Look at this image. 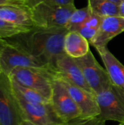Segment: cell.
I'll return each mask as SVG.
<instances>
[{"label":"cell","instance_id":"cell-1","mask_svg":"<svg viewBox=\"0 0 124 125\" xmlns=\"http://www.w3.org/2000/svg\"><path fill=\"white\" fill-rule=\"evenodd\" d=\"M68 32L65 27L46 29L34 26L29 31L5 40L18 45L44 65L56 71L57 59L65 53L64 41Z\"/></svg>","mask_w":124,"mask_h":125},{"label":"cell","instance_id":"cell-2","mask_svg":"<svg viewBox=\"0 0 124 125\" xmlns=\"http://www.w3.org/2000/svg\"><path fill=\"white\" fill-rule=\"evenodd\" d=\"M75 4L60 5L42 2L31 8L34 26L41 28L65 27L72 14L76 10Z\"/></svg>","mask_w":124,"mask_h":125},{"label":"cell","instance_id":"cell-3","mask_svg":"<svg viewBox=\"0 0 124 125\" xmlns=\"http://www.w3.org/2000/svg\"><path fill=\"white\" fill-rule=\"evenodd\" d=\"M56 75V72L49 69L16 67L12 70L9 76L20 85L39 92L50 100L52 80Z\"/></svg>","mask_w":124,"mask_h":125},{"label":"cell","instance_id":"cell-4","mask_svg":"<svg viewBox=\"0 0 124 125\" xmlns=\"http://www.w3.org/2000/svg\"><path fill=\"white\" fill-rule=\"evenodd\" d=\"M16 67L51 70L18 45L11 43L5 39H0V68L2 73L9 75Z\"/></svg>","mask_w":124,"mask_h":125},{"label":"cell","instance_id":"cell-5","mask_svg":"<svg viewBox=\"0 0 124 125\" xmlns=\"http://www.w3.org/2000/svg\"><path fill=\"white\" fill-rule=\"evenodd\" d=\"M24 118L9 75H0V125H21Z\"/></svg>","mask_w":124,"mask_h":125},{"label":"cell","instance_id":"cell-6","mask_svg":"<svg viewBox=\"0 0 124 125\" xmlns=\"http://www.w3.org/2000/svg\"><path fill=\"white\" fill-rule=\"evenodd\" d=\"M50 101L55 113L63 122L82 117L80 110L57 75L52 80Z\"/></svg>","mask_w":124,"mask_h":125},{"label":"cell","instance_id":"cell-7","mask_svg":"<svg viewBox=\"0 0 124 125\" xmlns=\"http://www.w3.org/2000/svg\"><path fill=\"white\" fill-rule=\"evenodd\" d=\"M99 108V117L106 121L124 122V94L113 83L95 94Z\"/></svg>","mask_w":124,"mask_h":125},{"label":"cell","instance_id":"cell-8","mask_svg":"<svg viewBox=\"0 0 124 125\" xmlns=\"http://www.w3.org/2000/svg\"><path fill=\"white\" fill-rule=\"evenodd\" d=\"M75 60L94 94L108 88L112 84L106 69H104L99 64L91 51L86 56L75 59Z\"/></svg>","mask_w":124,"mask_h":125},{"label":"cell","instance_id":"cell-9","mask_svg":"<svg viewBox=\"0 0 124 125\" xmlns=\"http://www.w3.org/2000/svg\"><path fill=\"white\" fill-rule=\"evenodd\" d=\"M14 93L25 120L36 125H61L64 123L56 115L50 103L46 105L31 103L26 101L15 91Z\"/></svg>","mask_w":124,"mask_h":125},{"label":"cell","instance_id":"cell-10","mask_svg":"<svg viewBox=\"0 0 124 125\" xmlns=\"http://www.w3.org/2000/svg\"><path fill=\"white\" fill-rule=\"evenodd\" d=\"M58 77L67 87L71 97L80 110L83 117H94L99 116L100 111L94 93L77 86L59 76Z\"/></svg>","mask_w":124,"mask_h":125},{"label":"cell","instance_id":"cell-11","mask_svg":"<svg viewBox=\"0 0 124 125\" xmlns=\"http://www.w3.org/2000/svg\"><path fill=\"white\" fill-rule=\"evenodd\" d=\"M56 71L57 75L60 78L77 86L93 92L88 85L82 70L75 59L69 56L66 53L60 56L57 59L56 62Z\"/></svg>","mask_w":124,"mask_h":125},{"label":"cell","instance_id":"cell-12","mask_svg":"<svg viewBox=\"0 0 124 125\" xmlns=\"http://www.w3.org/2000/svg\"><path fill=\"white\" fill-rule=\"evenodd\" d=\"M124 31V17L110 16L103 18L96 34L89 42L95 48L107 46L114 37Z\"/></svg>","mask_w":124,"mask_h":125},{"label":"cell","instance_id":"cell-13","mask_svg":"<svg viewBox=\"0 0 124 125\" xmlns=\"http://www.w3.org/2000/svg\"><path fill=\"white\" fill-rule=\"evenodd\" d=\"M0 18L26 29H32L34 26L31 9L23 4L0 5Z\"/></svg>","mask_w":124,"mask_h":125},{"label":"cell","instance_id":"cell-14","mask_svg":"<svg viewBox=\"0 0 124 125\" xmlns=\"http://www.w3.org/2000/svg\"><path fill=\"white\" fill-rule=\"evenodd\" d=\"M109 75L111 83L124 94V65L107 46L96 48Z\"/></svg>","mask_w":124,"mask_h":125},{"label":"cell","instance_id":"cell-15","mask_svg":"<svg viewBox=\"0 0 124 125\" xmlns=\"http://www.w3.org/2000/svg\"><path fill=\"white\" fill-rule=\"evenodd\" d=\"M89 42L77 31H69L64 41V53L73 59L86 56L89 51Z\"/></svg>","mask_w":124,"mask_h":125},{"label":"cell","instance_id":"cell-16","mask_svg":"<svg viewBox=\"0 0 124 125\" xmlns=\"http://www.w3.org/2000/svg\"><path fill=\"white\" fill-rule=\"evenodd\" d=\"M88 6L92 13L102 18L119 15L118 4L109 0H88Z\"/></svg>","mask_w":124,"mask_h":125},{"label":"cell","instance_id":"cell-17","mask_svg":"<svg viewBox=\"0 0 124 125\" xmlns=\"http://www.w3.org/2000/svg\"><path fill=\"white\" fill-rule=\"evenodd\" d=\"M10 80H11V83H12L13 90L18 94H19L22 98H23L26 101L31 103H34V104L46 105V104L50 103L49 100L45 98L39 92L31 89H29L28 87L20 85V83L14 81L11 78H10Z\"/></svg>","mask_w":124,"mask_h":125},{"label":"cell","instance_id":"cell-18","mask_svg":"<svg viewBox=\"0 0 124 125\" xmlns=\"http://www.w3.org/2000/svg\"><path fill=\"white\" fill-rule=\"evenodd\" d=\"M91 15V11L88 5L81 9H76V10L70 16L66 28L69 30V31H77V30L83 25Z\"/></svg>","mask_w":124,"mask_h":125},{"label":"cell","instance_id":"cell-19","mask_svg":"<svg viewBox=\"0 0 124 125\" xmlns=\"http://www.w3.org/2000/svg\"><path fill=\"white\" fill-rule=\"evenodd\" d=\"M31 29L16 26L0 18V39H7L20 33L29 31Z\"/></svg>","mask_w":124,"mask_h":125},{"label":"cell","instance_id":"cell-20","mask_svg":"<svg viewBox=\"0 0 124 125\" xmlns=\"http://www.w3.org/2000/svg\"><path fill=\"white\" fill-rule=\"evenodd\" d=\"M105 121L101 117H79L67 122H64L61 125H106Z\"/></svg>","mask_w":124,"mask_h":125},{"label":"cell","instance_id":"cell-21","mask_svg":"<svg viewBox=\"0 0 124 125\" xmlns=\"http://www.w3.org/2000/svg\"><path fill=\"white\" fill-rule=\"evenodd\" d=\"M42 2H48L60 5L74 4V0H23V4L30 9Z\"/></svg>","mask_w":124,"mask_h":125},{"label":"cell","instance_id":"cell-22","mask_svg":"<svg viewBox=\"0 0 124 125\" xmlns=\"http://www.w3.org/2000/svg\"><path fill=\"white\" fill-rule=\"evenodd\" d=\"M7 4H23V0H0V5Z\"/></svg>","mask_w":124,"mask_h":125},{"label":"cell","instance_id":"cell-23","mask_svg":"<svg viewBox=\"0 0 124 125\" xmlns=\"http://www.w3.org/2000/svg\"><path fill=\"white\" fill-rule=\"evenodd\" d=\"M119 6V15L124 17V1H121V2L118 4Z\"/></svg>","mask_w":124,"mask_h":125},{"label":"cell","instance_id":"cell-24","mask_svg":"<svg viewBox=\"0 0 124 125\" xmlns=\"http://www.w3.org/2000/svg\"><path fill=\"white\" fill-rule=\"evenodd\" d=\"M34 125V124H33V123H31V122H29V121H27V120H24V121L23 122V123H22V125Z\"/></svg>","mask_w":124,"mask_h":125},{"label":"cell","instance_id":"cell-25","mask_svg":"<svg viewBox=\"0 0 124 125\" xmlns=\"http://www.w3.org/2000/svg\"><path fill=\"white\" fill-rule=\"evenodd\" d=\"M109 1H113V2H114V3L117 4H119L121 2L122 0H109Z\"/></svg>","mask_w":124,"mask_h":125},{"label":"cell","instance_id":"cell-26","mask_svg":"<svg viewBox=\"0 0 124 125\" xmlns=\"http://www.w3.org/2000/svg\"><path fill=\"white\" fill-rule=\"evenodd\" d=\"M1 73H2V71H1V68H0V75H1Z\"/></svg>","mask_w":124,"mask_h":125},{"label":"cell","instance_id":"cell-27","mask_svg":"<svg viewBox=\"0 0 124 125\" xmlns=\"http://www.w3.org/2000/svg\"><path fill=\"white\" fill-rule=\"evenodd\" d=\"M121 124H122L123 125H124V123H121Z\"/></svg>","mask_w":124,"mask_h":125},{"label":"cell","instance_id":"cell-28","mask_svg":"<svg viewBox=\"0 0 124 125\" xmlns=\"http://www.w3.org/2000/svg\"><path fill=\"white\" fill-rule=\"evenodd\" d=\"M122 125V124H119V125Z\"/></svg>","mask_w":124,"mask_h":125},{"label":"cell","instance_id":"cell-29","mask_svg":"<svg viewBox=\"0 0 124 125\" xmlns=\"http://www.w3.org/2000/svg\"><path fill=\"white\" fill-rule=\"evenodd\" d=\"M122 1H124V0H122Z\"/></svg>","mask_w":124,"mask_h":125}]
</instances>
